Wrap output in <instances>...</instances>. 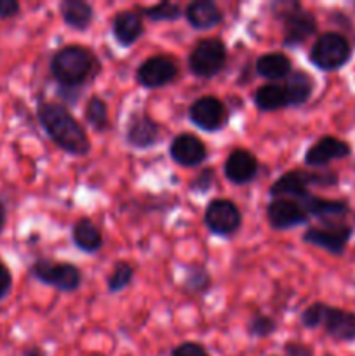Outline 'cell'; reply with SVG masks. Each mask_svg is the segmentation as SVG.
<instances>
[{"label":"cell","mask_w":355,"mask_h":356,"mask_svg":"<svg viewBox=\"0 0 355 356\" xmlns=\"http://www.w3.org/2000/svg\"><path fill=\"white\" fill-rule=\"evenodd\" d=\"M352 148L348 143L334 138V136H324L315 145L308 148L305 155V163L310 167H324L329 162L338 159H345L350 155Z\"/></svg>","instance_id":"4fadbf2b"},{"label":"cell","mask_w":355,"mask_h":356,"mask_svg":"<svg viewBox=\"0 0 355 356\" xmlns=\"http://www.w3.org/2000/svg\"><path fill=\"white\" fill-rule=\"evenodd\" d=\"M350 235L352 228L345 222H327L324 228L306 229L305 235H303V242L340 256V254H343Z\"/></svg>","instance_id":"ba28073f"},{"label":"cell","mask_w":355,"mask_h":356,"mask_svg":"<svg viewBox=\"0 0 355 356\" xmlns=\"http://www.w3.org/2000/svg\"><path fill=\"white\" fill-rule=\"evenodd\" d=\"M204 222L209 232L219 236H230L242 225V216L237 205L230 200H212L204 214Z\"/></svg>","instance_id":"52a82bcc"},{"label":"cell","mask_w":355,"mask_h":356,"mask_svg":"<svg viewBox=\"0 0 355 356\" xmlns=\"http://www.w3.org/2000/svg\"><path fill=\"white\" fill-rule=\"evenodd\" d=\"M258 160L251 152L242 148L233 149L225 162V176L233 184H246L258 174Z\"/></svg>","instance_id":"9a60e30c"},{"label":"cell","mask_w":355,"mask_h":356,"mask_svg":"<svg viewBox=\"0 0 355 356\" xmlns=\"http://www.w3.org/2000/svg\"><path fill=\"white\" fill-rule=\"evenodd\" d=\"M247 329H249V332L253 334V336L267 337L270 336V334H274V330L277 329V323H275V320L270 318V316L258 315L251 320Z\"/></svg>","instance_id":"4dcf8cb0"},{"label":"cell","mask_w":355,"mask_h":356,"mask_svg":"<svg viewBox=\"0 0 355 356\" xmlns=\"http://www.w3.org/2000/svg\"><path fill=\"white\" fill-rule=\"evenodd\" d=\"M285 353L287 356H312V350L305 344H299V343H289L285 346Z\"/></svg>","instance_id":"d590c367"},{"label":"cell","mask_w":355,"mask_h":356,"mask_svg":"<svg viewBox=\"0 0 355 356\" xmlns=\"http://www.w3.org/2000/svg\"><path fill=\"white\" fill-rule=\"evenodd\" d=\"M10 287H13V277H10V271L7 270V266L0 264V299H3L7 294H9Z\"/></svg>","instance_id":"d6a6232c"},{"label":"cell","mask_w":355,"mask_h":356,"mask_svg":"<svg viewBox=\"0 0 355 356\" xmlns=\"http://www.w3.org/2000/svg\"><path fill=\"white\" fill-rule=\"evenodd\" d=\"M285 26H284V44L289 47L303 44L306 38L312 37L317 31V19L312 13L296 7V10H289L285 14Z\"/></svg>","instance_id":"7c38bea8"},{"label":"cell","mask_w":355,"mask_h":356,"mask_svg":"<svg viewBox=\"0 0 355 356\" xmlns=\"http://www.w3.org/2000/svg\"><path fill=\"white\" fill-rule=\"evenodd\" d=\"M94 56L80 45H66L59 49L51 61V73L63 87H79L90 76Z\"/></svg>","instance_id":"7a4b0ae2"},{"label":"cell","mask_w":355,"mask_h":356,"mask_svg":"<svg viewBox=\"0 0 355 356\" xmlns=\"http://www.w3.org/2000/svg\"><path fill=\"white\" fill-rule=\"evenodd\" d=\"M73 242L84 252H97L103 245V236H101L100 229L94 226L93 221L89 219H80L77 225L73 226Z\"/></svg>","instance_id":"d4e9b609"},{"label":"cell","mask_w":355,"mask_h":356,"mask_svg":"<svg viewBox=\"0 0 355 356\" xmlns=\"http://www.w3.org/2000/svg\"><path fill=\"white\" fill-rule=\"evenodd\" d=\"M63 21L73 30H87L94 19V10L90 3L84 0H63L59 3Z\"/></svg>","instance_id":"44dd1931"},{"label":"cell","mask_w":355,"mask_h":356,"mask_svg":"<svg viewBox=\"0 0 355 356\" xmlns=\"http://www.w3.org/2000/svg\"><path fill=\"white\" fill-rule=\"evenodd\" d=\"M324 329L336 341H355V313L327 305Z\"/></svg>","instance_id":"e0dca14e"},{"label":"cell","mask_w":355,"mask_h":356,"mask_svg":"<svg viewBox=\"0 0 355 356\" xmlns=\"http://www.w3.org/2000/svg\"><path fill=\"white\" fill-rule=\"evenodd\" d=\"M37 117L49 138L66 153L75 156L89 153L90 141L87 138L86 129L63 104L44 101L38 104Z\"/></svg>","instance_id":"6da1fadb"},{"label":"cell","mask_w":355,"mask_h":356,"mask_svg":"<svg viewBox=\"0 0 355 356\" xmlns=\"http://www.w3.org/2000/svg\"><path fill=\"white\" fill-rule=\"evenodd\" d=\"M31 275L38 282L61 292H73L80 285L79 268L70 263H52V261L40 259L31 266Z\"/></svg>","instance_id":"8992f818"},{"label":"cell","mask_w":355,"mask_h":356,"mask_svg":"<svg viewBox=\"0 0 355 356\" xmlns=\"http://www.w3.org/2000/svg\"><path fill=\"white\" fill-rule=\"evenodd\" d=\"M86 120L87 124L93 125L96 131H104L108 129V108L101 97H89L86 104Z\"/></svg>","instance_id":"484cf974"},{"label":"cell","mask_w":355,"mask_h":356,"mask_svg":"<svg viewBox=\"0 0 355 356\" xmlns=\"http://www.w3.org/2000/svg\"><path fill=\"white\" fill-rule=\"evenodd\" d=\"M190 120L202 131H218L226 124V108L223 101L214 96H204L194 101L188 111Z\"/></svg>","instance_id":"30bf717a"},{"label":"cell","mask_w":355,"mask_h":356,"mask_svg":"<svg viewBox=\"0 0 355 356\" xmlns=\"http://www.w3.org/2000/svg\"><path fill=\"white\" fill-rule=\"evenodd\" d=\"M125 138L134 148H150L159 139V124L148 115H132Z\"/></svg>","instance_id":"ac0fdd59"},{"label":"cell","mask_w":355,"mask_h":356,"mask_svg":"<svg viewBox=\"0 0 355 356\" xmlns=\"http://www.w3.org/2000/svg\"><path fill=\"white\" fill-rule=\"evenodd\" d=\"M350 42L338 31L322 33L310 51V61L322 72H336L350 61Z\"/></svg>","instance_id":"3957f363"},{"label":"cell","mask_w":355,"mask_h":356,"mask_svg":"<svg viewBox=\"0 0 355 356\" xmlns=\"http://www.w3.org/2000/svg\"><path fill=\"white\" fill-rule=\"evenodd\" d=\"M226 63V47L219 38H204L191 49L188 66L194 75L211 79L218 75Z\"/></svg>","instance_id":"5b68a950"},{"label":"cell","mask_w":355,"mask_h":356,"mask_svg":"<svg viewBox=\"0 0 355 356\" xmlns=\"http://www.w3.org/2000/svg\"><path fill=\"white\" fill-rule=\"evenodd\" d=\"M327 305H324V302H315V305L308 306V308L301 313L303 327H306V329H315V327L322 325Z\"/></svg>","instance_id":"f546056e"},{"label":"cell","mask_w":355,"mask_h":356,"mask_svg":"<svg viewBox=\"0 0 355 356\" xmlns=\"http://www.w3.org/2000/svg\"><path fill=\"white\" fill-rule=\"evenodd\" d=\"M187 287L194 292H204L209 287V275L202 266L188 268V273L184 277Z\"/></svg>","instance_id":"f1b7e54d"},{"label":"cell","mask_w":355,"mask_h":356,"mask_svg":"<svg viewBox=\"0 0 355 356\" xmlns=\"http://www.w3.org/2000/svg\"><path fill=\"white\" fill-rule=\"evenodd\" d=\"M143 21L141 14L134 13V10H122L115 16L113 24H111V31L113 37L122 47H131L136 40L143 35Z\"/></svg>","instance_id":"d6986e66"},{"label":"cell","mask_w":355,"mask_h":356,"mask_svg":"<svg viewBox=\"0 0 355 356\" xmlns=\"http://www.w3.org/2000/svg\"><path fill=\"white\" fill-rule=\"evenodd\" d=\"M171 356H209L207 351L197 343H183L178 348H174V351Z\"/></svg>","instance_id":"1f68e13d"},{"label":"cell","mask_w":355,"mask_h":356,"mask_svg":"<svg viewBox=\"0 0 355 356\" xmlns=\"http://www.w3.org/2000/svg\"><path fill=\"white\" fill-rule=\"evenodd\" d=\"M301 204L308 216H315L324 225L327 222H341V219L348 214V205L338 200H324V198L313 197L312 193L305 195L303 198L296 200Z\"/></svg>","instance_id":"2e32d148"},{"label":"cell","mask_w":355,"mask_h":356,"mask_svg":"<svg viewBox=\"0 0 355 356\" xmlns=\"http://www.w3.org/2000/svg\"><path fill=\"white\" fill-rule=\"evenodd\" d=\"M178 76V65L169 56H153L146 61L141 63V66L136 72V79L146 89H157L173 82Z\"/></svg>","instance_id":"9c48e42d"},{"label":"cell","mask_w":355,"mask_h":356,"mask_svg":"<svg viewBox=\"0 0 355 356\" xmlns=\"http://www.w3.org/2000/svg\"><path fill=\"white\" fill-rule=\"evenodd\" d=\"M171 156L176 163L183 167H195L200 165L207 156L205 145L194 134H180L173 139L169 148Z\"/></svg>","instance_id":"5bb4252c"},{"label":"cell","mask_w":355,"mask_h":356,"mask_svg":"<svg viewBox=\"0 0 355 356\" xmlns=\"http://www.w3.org/2000/svg\"><path fill=\"white\" fill-rule=\"evenodd\" d=\"M268 221L275 229H289L301 226L308 221L310 216L306 214L301 204L291 198H274L267 209Z\"/></svg>","instance_id":"8fae6325"},{"label":"cell","mask_w":355,"mask_h":356,"mask_svg":"<svg viewBox=\"0 0 355 356\" xmlns=\"http://www.w3.org/2000/svg\"><path fill=\"white\" fill-rule=\"evenodd\" d=\"M3 226H6V209H3V205L0 204V233H2Z\"/></svg>","instance_id":"8d00e7d4"},{"label":"cell","mask_w":355,"mask_h":356,"mask_svg":"<svg viewBox=\"0 0 355 356\" xmlns=\"http://www.w3.org/2000/svg\"><path fill=\"white\" fill-rule=\"evenodd\" d=\"M19 13V3L16 0H0V17H13Z\"/></svg>","instance_id":"e575fe53"},{"label":"cell","mask_w":355,"mask_h":356,"mask_svg":"<svg viewBox=\"0 0 355 356\" xmlns=\"http://www.w3.org/2000/svg\"><path fill=\"white\" fill-rule=\"evenodd\" d=\"M211 183H212V170H204V172L200 174V176L197 177V179L194 181V184H191V190L195 191H205L211 188Z\"/></svg>","instance_id":"836d02e7"},{"label":"cell","mask_w":355,"mask_h":356,"mask_svg":"<svg viewBox=\"0 0 355 356\" xmlns=\"http://www.w3.org/2000/svg\"><path fill=\"white\" fill-rule=\"evenodd\" d=\"M254 103L261 111H275L289 106L285 87L278 86V83H267V86L260 87L254 94Z\"/></svg>","instance_id":"cb8c5ba5"},{"label":"cell","mask_w":355,"mask_h":356,"mask_svg":"<svg viewBox=\"0 0 355 356\" xmlns=\"http://www.w3.org/2000/svg\"><path fill=\"white\" fill-rule=\"evenodd\" d=\"M26 356H40V351H38V350H30L26 353Z\"/></svg>","instance_id":"74e56055"},{"label":"cell","mask_w":355,"mask_h":356,"mask_svg":"<svg viewBox=\"0 0 355 356\" xmlns=\"http://www.w3.org/2000/svg\"><path fill=\"white\" fill-rule=\"evenodd\" d=\"M291 61L282 52H268L256 61L258 75L267 80L287 79L292 73Z\"/></svg>","instance_id":"7402d4cb"},{"label":"cell","mask_w":355,"mask_h":356,"mask_svg":"<svg viewBox=\"0 0 355 356\" xmlns=\"http://www.w3.org/2000/svg\"><path fill=\"white\" fill-rule=\"evenodd\" d=\"M285 92H287L289 106H301L310 99L313 92V80L308 73L296 70L287 76L285 83Z\"/></svg>","instance_id":"603a6c76"},{"label":"cell","mask_w":355,"mask_h":356,"mask_svg":"<svg viewBox=\"0 0 355 356\" xmlns=\"http://www.w3.org/2000/svg\"><path fill=\"white\" fill-rule=\"evenodd\" d=\"M336 174L326 172H305V170H291L285 172L275 181L270 186V195L274 198H291V200H299L305 195H308L310 184H320V186H329L336 184Z\"/></svg>","instance_id":"277c9868"},{"label":"cell","mask_w":355,"mask_h":356,"mask_svg":"<svg viewBox=\"0 0 355 356\" xmlns=\"http://www.w3.org/2000/svg\"><path fill=\"white\" fill-rule=\"evenodd\" d=\"M145 16L152 21H176L181 16V7L174 2H160L143 9Z\"/></svg>","instance_id":"4316f807"},{"label":"cell","mask_w":355,"mask_h":356,"mask_svg":"<svg viewBox=\"0 0 355 356\" xmlns=\"http://www.w3.org/2000/svg\"><path fill=\"white\" fill-rule=\"evenodd\" d=\"M132 277H134V268L127 263H118L117 266H115V270L111 271L110 277H108V291H122V289H125L131 284Z\"/></svg>","instance_id":"83f0119b"},{"label":"cell","mask_w":355,"mask_h":356,"mask_svg":"<svg viewBox=\"0 0 355 356\" xmlns=\"http://www.w3.org/2000/svg\"><path fill=\"white\" fill-rule=\"evenodd\" d=\"M187 21L195 30H211L212 26L221 23L223 14L219 7L211 0H197L191 2L184 10Z\"/></svg>","instance_id":"ffe728a7"}]
</instances>
